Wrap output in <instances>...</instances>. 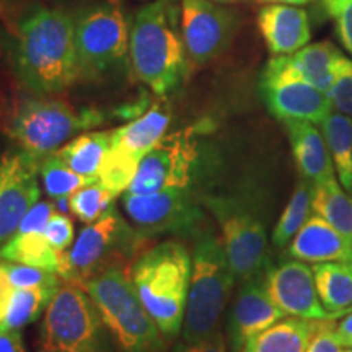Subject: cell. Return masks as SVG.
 <instances>
[{"label": "cell", "mask_w": 352, "mask_h": 352, "mask_svg": "<svg viewBox=\"0 0 352 352\" xmlns=\"http://www.w3.org/2000/svg\"><path fill=\"white\" fill-rule=\"evenodd\" d=\"M12 60L20 80L34 94L64 91L80 78L74 16L63 8H32L16 25Z\"/></svg>", "instance_id": "cell-1"}, {"label": "cell", "mask_w": 352, "mask_h": 352, "mask_svg": "<svg viewBox=\"0 0 352 352\" xmlns=\"http://www.w3.org/2000/svg\"><path fill=\"white\" fill-rule=\"evenodd\" d=\"M129 60L135 77L158 96L171 94L183 82L189 64L178 0H152L135 13Z\"/></svg>", "instance_id": "cell-2"}, {"label": "cell", "mask_w": 352, "mask_h": 352, "mask_svg": "<svg viewBox=\"0 0 352 352\" xmlns=\"http://www.w3.org/2000/svg\"><path fill=\"white\" fill-rule=\"evenodd\" d=\"M191 267L188 248L175 240L153 246L131 266L135 292L166 340L183 329Z\"/></svg>", "instance_id": "cell-3"}, {"label": "cell", "mask_w": 352, "mask_h": 352, "mask_svg": "<svg viewBox=\"0 0 352 352\" xmlns=\"http://www.w3.org/2000/svg\"><path fill=\"white\" fill-rule=\"evenodd\" d=\"M191 259V283L182 333L184 341H199L219 331L220 316L230 297L235 274L222 240L209 228H202L195 236Z\"/></svg>", "instance_id": "cell-4"}, {"label": "cell", "mask_w": 352, "mask_h": 352, "mask_svg": "<svg viewBox=\"0 0 352 352\" xmlns=\"http://www.w3.org/2000/svg\"><path fill=\"white\" fill-rule=\"evenodd\" d=\"M148 235L131 227L116 209L109 208L78 233L70 252L60 254L59 272L64 283L83 287L87 280L126 264L139 253Z\"/></svg>", "instance_id": "cell-5"}, {"label": "cell", "mask_w": 352, "mask_h": 352, "mask_svg": "<svg viewBox=\"0 0 352 352\" xmlns=\"http://www.w3.org/2000/svg\"><path fill=\"white\" fill-rule=\"evenodd\" d=\"M121 352H164V334L145 310L126 270L114 267L83 284Z\"/></svg>", "instance_id": "cell-6"}, {"label": "cell", "mask_w": 352, "mask_h": 352, "mask_svg": "<svg viewBox=\"0 0 352 352\" xmlns=\"http://www.w3.org/2000/svg\"><path fill=\"white\" fill-rule=\"evenodd\" d=\"M109 336L87 290L63 283L44 311L38 352H113Z\"/></svg>", "instance_id": "cell-7"}, {"label": "cell", "mask_w": 352, "mask_h": 352, "mask_svg": "<svg viewBox=\"0 0 352 352\" xmlns=\"http://www.w3.org/2000/svg\"><path fill=\"white\" fill-rule=\"evenodd\" d=\"M107 116L98 109L70 107L57 98H33L19 108L10 126V138L21 152L41 162L77 134L103 124Z\"/></svg>", "instance_id": "cell-8"}, {"label": "cell", "mask_w": 352, "mask_h": 352, "mask_svg": "<svg viewBox=\"0 0 352 352\" xmlns=\"http://www.w3.org/2000/svg\"><path fill=\"white\" fill-rule=\"evenodd\" d=\"M74 38L80 78L111 72L129 57V26L120 0L83 8L74 16Z\"/></svg>", "instance_id": "cell-9"}, {"label": "cell", "mask_w": 352, "mask_h": 352, "mask_svg": "<svg viewBox=\"0 0 352 352\" xmlns=\"http://www.w3.org/2000/svg\"><path fill=\"white\" fill-rule=\"evenodd\" d=\"M201 202L217 220L222 245L236 280L264 276L270 267L267 235L263 220L246 208L243 201L230 196L201 197Z\"/></svg>", "instance_id": "cell-10"}, {"label": "cell", "mask_w": 352, "mask_h": 352, "mask_svg": "<svg viewBox=\"0 0 352 352\" xmlns=\"http://www.w3.org/2000/svg\"><path fill=\"white\" fill-rule=\"evenodd\" d=\"M199 126H189L164 135L140 160L126 192L147 195L164 189H189L199 165Z\"/></svg>", "instance_id": "cell-11"}, {"label": "cell", "mask_w": 352, "mask_h": 352, "mask_svg": "<svg viewBox=\"0 0 352 352\" xmlns=\"http://www.w3.org/2000/svg\"><path fill=\"white\" fill-rule=\"evenodd\" d=\"M121 202L131 222L148 236L155 233L196 236L202 230L204 214L189 189H164L147 195L124 192Z\"/></svg>", "instance_id": "cell-12"}, {"label": "cell", "mask_w": 352, "mask_h": 352, "mask_svg": "<svg viewBox=\"0 0 352 352\" xmlns=\"http://www.w3.org/2000/svg\"><path fill=\"white\" fill-rule=\"evenodd\" d=\"M179 3L188 64L201 67L230 46L239 21L233 12L212 0H179Z\"/></svg>", "instance_id": "cell-13"}, {"label": "cell", "mask_w": 352, "mask_h": 352, "mask_svg": "<svg viewBox=\"0 0 352 352\" xmlns=\"http://www.w3.org/2000/svg\"><path fill=\"white\" fill-rule=\"evenodd\" d=\"M38 173L39 160L28 153L19 151L0 158V246L15 235L41 197Z\"/></svg>", "instance_id": "cell-14"}, {"label": "cell", "mask_w": 352, "mask_h": 352, "mask_svg": "<svg viewBox=\"0 0 352 352\" xmlns=\"http://www.w3.org/2000/svg\"><path fill=\"white\" fill-rule=\"evenodd\" d=\"M264 284L272 302L285 315L311 321L334 320L320 300L314 270L303 261L292 258L274 267H267Z\"/></svg>", "instance_id": "cell-15"}, {"label": "cell", "mask_w": 352, "mask_h": 352, "mask_svg": "<svg viewBox=\"0 0 352 352\" xmlns=\"http://www.w3.org/2000/svg\"><path fill=\"white\" fill-rule=\"evenodd\" d=\"M259 94L272 116L279 121L296 120L323 124L331 114L328 95L297 78H259Z\"/></svg>", "instance_id": "cell-16"}, {"label": "cell", "mask_w": 352, "mask_h": 352, "mask_svg": "<svg viewBox=\"0 0 352 352\" xmlns=\"http://www.w3.org/2000/svg\"><path fill=\"white\" fill-rule=\"evenodd\" d=\"M285 314L272 302L264 284V276L245 280L228 316V340L233 352H240L258 333L272 327Z\"/></svg>", "instance_id": "cell-17"}, {"label": "cell", "mask_w": 352, "mask_h": 352, "mask_svg": "<svg viewBox=\"0 0 352 352\" xmlns=\"http://www.w3.org/2000/svg\"><path fill=\"white\" fill-rule=\"evenodd\" d=\"M344 56L329 41L308 44L289 56H276L264 67L263 77L297 78L303 80L323 94L333 85L338 63Z\"/></svg>", "instance_id": "cell-18"}, {"label": "cell", "mask_w": 352, "mask_h": 352, "mask_svg": "<svg viewBox=\"0 0 352 352\" xmlns=\"http://www.w3.org/2000/svg\"><path fill=\"white\" fill-rule=\"evenodd\" d=\"M258 26L272 56H289L310 41V21L303 8L287 3H270L258 13Z\"/></svg>", "instance_id": "cell-19"}, {"label": "cell", "mask_w": 352, "mask_h": 352, "mask_svg": "<svg viewBox=\"0 0 352 352\" xmlns=\"http://www.w3.org/2000/svg\"><path fill=\"white\" fill-rule=\"evenodd\" d=\"M287 256L303 263H352V236L311 215L290 241Z\"/></svg>", "instance_id": "cell-20"}, {"label": "cell", "mask_w": 352, "mask_h": 352, "mask_svg": "<svg viewBox=\"0 0 352 352\" xmlns=\"http://www.w3.org/2000/svg\"><path fill=\"white\" fill-rule=\"evenodd\" d=\"M171 121V113L166 103H157L138 120L113 129L111 147L118 155L140 164V160L160 142Z\"/></svg>", "instance_id": "cell-21"}, {"label": "cell", "mask_w": 352, "mask_h": 352, "mask_svg": "<svg viewBox=\"0 0 352 352\" xmlns=\"http://www.w3.org/2000/svg\"><path fill=\"white\" fill-rule=\"evenodd\" d=\"M298 173L308 183L320 184L334 176V165L327 140L315 124L307 121H283Z\"/></svg>", "instance_id": "cell-22"}, {"label": "cell", "mask_w": 352, "mask_h": 352, "mask_svg": "<svg viewBox=\"0 0 352 352\" xmlns=\"http://www.w3.org/2000/svg\"><path fill=\"white\" fill-rule=\"evenodd\" d=\"M318 321L283 318L246 341L240 352H305Z\"/></svg>", "instance_id": "cell-23"}, {"label": "cell", "mask_w": 352, "mask_h": 352, "mask_svg": "<svg viewBox=\"0 0 352 352\" xmlns=\"http://www.w3.org/2000/svg\"><path fill=\"white\" fill-rule=\"evenodd\" d=\"M315 284L323 307L336 316L352 311V263H316Z\"/></svg>", "instance_id": "cell-24"}, {"label": "cell", "mask_w": 352, "mask_h": 352, "mask_svg": "<svg viewBox=\"0 0 352 352\" xmlns=\"http://www.w3.org/2000/svg\"><path fill=\"white\" fill-rule=\"evenodd\" d=\"M111 135L113 131L83 132L64 144L60 148H57L56 153L74 171L83 176L96 178L104 157L111 147Z\"/></svg>", "instance_id": "cell-25"}, {"label": "cell", "mask_w": 352, "mask_h": 352, "mask_svg": "<svg viewBox=\"0 0 352 352\" xmlns=\"http://www.w3.org/2000/svg\"><path fill=\"white\" fill-rule=\"evenodd\" d=\"M60 254L52 248L44 232L16 230L6 245L0 246V259L3 261L28 264L56 274L59 272Z\"/></svg>", "instance_id": "cell-26"}, {"label": "cell", "mask_w": 352, "mask_h": 352, "mask_svg": "<svg viewBox=\"0 0 352 352\" xmlns=\"http://www.w3.org/2000/svg\"><path fill=\"white\" fill-rule=\"evenodd\" d=\"M64 280H54L36 285V287L13 289V294L8 302L6 316H3L0 327L8 329H21L26 324L33 323L39 318L43 311H46L52 297L56 296L57 289Z\"/></svg>", "instance_id": "cell-27"}, {"label": "cell", "mask_w": 352, "mask_h": 352, "mask_svg": "<svg viewBox=\"0 0 352 352\" xmlns=\"http://www.w3.org/2000/svg\"><path fill=\"white\" fill-rule=\"evenodd\" d=\"M321 127L341 186L352 195V118L331 113Z\"/></svg>", "instance_id": "cell-28"}, {"label": "cell", "mask_w": 352, "mask_h": 352, "mask_svg": "<svg viewBox=\"0 0 352 352\" xmlns=\"http://www.w3.org/2000/svg\"><path fill=\"white\" fill-rule=\"evenodd\" d=\"M311 209L338 232L352 236V197L334 176L315 184Z\"/></svg>", "instance_id": "cell-29"}, {"label": "cell", "mask_w": 352, "mask_h": 352, "mask_svg": "<svg viewBox=\"0 0 352 352\" xmlns=\"http://www.w3.org/2000/svg\"><path fill=\"white\" fill-rule=\"evenodd\" d=\"M311 199H314V184L308 183L307 179H302L297 183L283 215L277 220L274 230H272V243L277 248L289 245L310 217Z\"/></svg>", "instance_id": "cell-30"}, {"label": "cell", "mask_w": 352, "mask_h": 352, "mask_svg": "<svg viewBox=\"0 0 352 352\" xmlns=\"http://www.w3.org/2000/svg\"><path fill=\"white\" fill-rule=\"evenodd\" d=\"M39 176L43 179L44 191L51 199L70 197L78 189L96 182V178L83 176L74 171L56 152L41 158V162H39Z\"/></svg>", "instance_id": "cell-31"}, {"label": "cell", "mask_w": 352, "mask_h": 352, "mask_svg": "<svg viewBox=\"0 0 352 352\" xmlns=\"http://www.w3.org/2000/svg\"><path fill=\"white\" fill-rule=\"evenodd\" d=\"M116 199L108 189L98 182L87 184L69 197V209L83 223H91L98 220L113 206Z\"/></svg>", "instance_id": "cell-32"}, {"label": "cell", "mask_w": 352, "mask_h": 352, "mask_svg": "<svg viewBox=\"0 0 352 352\" xmlns=\"http://www.w3.org/2000/svg\"><path fill=\"white\" fill-rule=\"evenodd\" d=\"M327 95L338 113L352 118V60L349 57L342 56L340 59L333 85Z\"/></svg>", "instance_id": "cell-33"}, {"label": "cell", "mask_w": 352, "mask_h": 352, "mask_svg": "<svg viewBox=\"0 0 352 352\" xmlns=\"http://www.w3.org/2000/svg\"><path fill=\"white\" fill-rule=\"evenodd\" d=\"M6 266L8 279L13 285V289H23V287H36V285L54 283V280H63L59 274L56 272L41 270V267L28 266V264L3 261Z\"/></svg>", "instance_id": "cell-34"}, {"label": "cell", "mask_w": 352, "mask_h": 352, "mask_svg": "<svg viewBox=\"0 0 352 352\" xmlns=\"http://www.w3.org/2000/svg\"><path fill=\"white\" fill-rule=\"evenodd\" d=\"M323 8L334 20L338 39L352 56V0H338V2L327 3Z\"/></svg>", "instance_id": "cell-35"}, {"label": "cell", "mask_w": 352, "mask_h": 352, "mask_svg": "<svg viewBox=\"0 0 352 352\" xmlns=\"http://www.w3.org/2000/svg\"><path fill=\"white\" fill-rule=\"evenodd\" d=\"M44 235L57 253L67 252L74 241V223L67 215L54 212L44 227Z\"/></svg>", "instance_id": "cell-36"}, {"label": "cell", "mask_w": 352, "mask_h": 352, "mask_svg": "<svg viewBox=\"0 0 352 352\" xmlns=\"http://www.w3.org/2000/svg\"><path fill=\"white\" fill-rule=\"evenodd\" d=\"M340 338L336 334V324L333 320H323L316 323L315 333L308 342L305 352H342Z\"/></svg>", "instance_id": "cell-37"}, {"label": "cell", "mask_w": 352, "mask_h": 352, "mask_svg": "<svg viewBox=\"0 0 352 352\" xmlns=\"http://www.w3.org/2000/svg\"><path fill=\"white\" fill-rule=\"evenodd\" d=\"M171 352H227L226 340L220 331H215L212 336L199 341H182L173 347Z\"/></svg>", "instance_id": "cell-38"}, {"label": "cell", "mask_w": 352, "mask_h": 352, "mask_svg": "<svg viewBox=\"0 0 352 352\" xmlns=\"http://www.w3.org/2000/svg\"><path fill=\"white\" fill-rule=\"evenodd\" d=\"M0 352H26L20 329L0 327Z\"/></svg>", "instance_id": "cell-39"}, {"label": "cell", "mask_w": 352, "mask_h": 352, "mask_svg": "<svg viewBox=\"0 0 352 352\" xmlns=\"http://www.w3.org/2000/svg\"><path fill=\"white\" fill-rule=\"evenodd\" d=\"M12 294H13V285L10 283V279H8L6 266H3V263L0 261V323H2L3 316H6Z\"/></svg>", "instance_id": "cell-40"}, {"label": "cell", "mask_w": 352, "mask_h": 352, "mask_svg": "<svg viewBox=\"0 0 352 352\" xmlns=\"http://www.w3.org/2000/svg\"><path fill=\"white\" fill-rule=\"evenodd\" d=\"M336 334L340 338L341 346L352 347V311L344 315V318L336 324Z\"/></svg>", "instance_id": "cell-41"}, {"label": "cell", "mask_w": 352, "mask_h": 352, "mask_svg": "<svg viewBox=\"0 0 352 352\" xmlns=\"http://www.w3.org/2000/svg\"><path fill=\"white\" fill-rule=\"evenodd\" d=\"M263 2L267 3H287V6H307V3L314 2V0H263Z\"/></svg>", "instance_id": "cell-42"}, {"label": "cell", "mask_w": 352, "mask_h": 352, "mask_svg": "<svg viewBox=\"0 0 352 352\" xmlns=\"http://www.w3.org/2000/svg\"><path fill=\"white\" fill-rule=\"evenodd\" d=\"M212 2H222V3H228V2H235V0H212Z\"/></svg>", "instance_id": "cell-43"}, {"label": "cell", "mask_w": 352, "mask_h": 352, "mask_svg": "<svg viewBox=\"0 0 352 352\" xmlns=\"http://www.w3.org/2000/svg\"><path fill=\"white\" fill-rule=\"evenodd\" d=\"M331 2H338V0H321V3H323V6H327V3H331Z\"/></svg>", "instance_id": "cell-44"}, {"label": "cell", "mask_w": 352, "mask_h": 352, "mask_svg": "<svg viewBox=\"0 0 352 352\" xmlns=\"http://www.w3.org/2000/svg\"><path fill=\"white\" fill-rule=\"evenodd\" d=\"M342 352H352V347H347V349L342 351Z\"/></svg>", "instance_id": "cell-45"}, {"label": "cell", "mask_w": 352, "mask_h": 352, "mask_svg": "<svg viewBox=\"0 0 352 352\" xmlns=\"http://www.w3.org/2000/svg\"><path fill=\"white\" fill-rule=\"evenodd\" d=\"M3 2H13V0H3Z\"/></svg>", "instance_id": "cell-46"}]
</instances>
